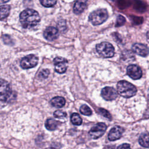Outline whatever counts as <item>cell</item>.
Here are the masks:
<instances>
[{
    "label": "cell",
    "mask_w": 149,
    "mask_h": 149,
    "mask_svg": "<svg viewBox=\"0 0 149 149\" xmlns=\"http://www.w3.org/2000/svg\"><path fill=\"white\" fill-rule=\"evenodd\" d=\"M20 22L24 29H31L36 27L40 21L38 13L31 9L23 10L20 14Z\"/></svg>",
    "instance_id": "cell-1"
},
{
    "label": "cell",
    "mask_w": 149,
    "mask_h": 149,
    "mask_svg": "<svg viewBox=\"0 0 149 149\" xmlns=\"http://www.w3.org/2000/svg\"><path fill=\"white\" fill-rule=\"evenodd\" d=\"M132 49L134 52L141 56H147L149 54V49L147 46L140 43L133 44Z\"/></svg>",
    "instance_id": "cell-13"
},
{
    "label": "cell",
    "mask_w": 149,
    "mask_h": 149,
    "mask_svg": "<svg viewBox=\"0 0 149 149\" xmlns=\"http://www.w3.org/2000/svg\"><path fill=\"white\" fill-rule=\"evenodd\" d=\"M147 40L148 42H149V31H148L147 33Z\"/></svg>",
    "instance_id": "cell-28"
},
{
    "label": "cell",
    "mask_w": 149,
    "mask_h": 149,
    "mask_svg": "<svg viewBox=\"0 0 149 149\" xmlns=\"http://www.w3.org/2000/svg\"><path fill=\"white\" fill-rule=\"evenodd\" d=\"M107 130V126L104 123H98L89 131V136L93 139H97L101 137Z\"/></svg>",
    "instance_id": "cell-7"
},
{
    "label": "cell",
    "mask_w": 149,
    "mask_h": 149,
    "mask_svg": "<svg viewBox=\"0 0 149 149\" xmlns=\"http://www.w3.org/2000/svg\"><path fill=\"white\" fill-rule=\"evenodd\" d=\"M139 144L146 148L149 147V133H142L139 139Z\"/></svg>",
    "instance_id": "cell-16"
},
{
    "label": "cell",
    "mask_w": 149,
    "mask_h": 149,
    "mask_svg": "<svg viewBox=\"0 0 149 149\" xmlns=\"http://www.w3.org/2000/svg\"><path fill=\"white\" fill-rule=\"evenodd\" d=\"M40 3L45 7H52L54 6V5L56 3V1H52V0H42L40 1Z\"/></svg>",
    "instance_id": "cell-22"
},
{
    "label": "cell",
    "mask_w": 149,
    "mask_h": 149,
    "mask_svg": "<svg viewBox=\"0 0 149 149\" xmlns=\"http://www.w3.org/2000/svg\"><path fill=\"white\" fill-rule=\"evenodd\" d=\"M10 7L8 5L0 6V20L6 18L9 14Z\"/></svg>",
    "instance_id": "cell-18"
},
{
    "label": "cell",
    "mask_w": 149,
    "mask_h": 149,
    "mask_svg": "<svg viewBox=\"0 0 149 149\" xmlns=\"http://www.w3.org/2000/svg\"><path fill=\"white\" fill-rule=\"evenodd\" d=\"M117 91L121 96L130 98L136 94L137 89L132 83L125 80H121L117 84Z\"/></svg>",
    "instance_id": "cell-2"
},
{
    "label": "cell",
    "mask_w": 149,
    "mask_h": 149,
    "mask_svg": "<svg viewBox=\"0 0 149 149\" xmlns=\"http://www.w3.org/2000/svg\"><path fill=\"white\" fill-rule=\"evenodd\" d=\"M87 6L86 1H77L73 6V12L75 14H80L82 13Z\"/></svg>",
    "instance_id": "cell-14"
},
{
    "label": "cell",
    "mask_w": 149,
    "mask_h": 149,
    "mask_svg": "<svg viewBox=\"0 0 149 149\" xmlns=\"http://www.w3.org/2000/svg\"><path fill=\"white\" fill-rule=\"evenodd\" d=\"M97 52L102 57L111 58L115 54L113 47L108 42H102L96 46Z\"/></svg>",
    "instance_id": "cell-4"
},
{
    "label": "cell",
    "mask_w": 149,
    "mask_h": 149,
    "mask_svg": "<svg viewBox=\"0 0 149 149\" xmlns=\"http://www.w3.org/2000/svg\"><path fill=\"white\" fill-rule=\"evenodd\" d=\"M12 90L10 84L6 80L0 79V101L6 102L11 97Z\"/></svg>",
    "instance_id": "cell-5"
},
{
    "label": "cell",
    "mask_w": 149,
    "mask_h": 149,
    "mask_svg": "<svg viewBox=\"0 0 149 149\" xmlns=\"http://www.w3.org/2000/svg\"><path fill=\"white\" fill-rule=\"evenodd\" d=\"M55 70L59 73H63L66 71L68 60L62 57H56L54 59Z\"/></svg>",
    "instance_id": "cell-8"
},
{
    "label": "cell",
    "mask_w": 149,
    "mask_h": 149,
    "mask_svg": "<svg viewBox=\"0 0 149 149\" xmlns=\"http://www.w3.org/2000/svg\"><path fill=\"white\" fill-rule=\"evenodd\" d=\"M2 38L3 39V42L6 44H12V40L10 38V37L9 36V35H7V34H4L2 36Z\"/></svg>",
    "instance_id": "cell-26"
},
{
    "label": "cell",
    "mask_w": 149,
    "mask_h": 149,
    "mask_svg": "<svg viewBox=\"0 0 149 149\" xmlns=\"http://www.w3.org/2000/svg\"><path fill=\"white\" fill-rule=\"evenodd\" d=\"M38 62V58L34 54L28 55L23 57L20 61V66L24 69L35 67Z\"/></svg>",
    "instance_id": "cell-6"
},
{
    "label": "cell",
    "mask_w": 149,
    "mask_h": 149,
    "mask_svg": "<svg viewBox=\"0 0 149 149\" xmlns=\"http://www.w3.org/2000/svg\"><path fill=\"white\" fill-rule=\"evenodd\" d=\"M49 74V71L48 69H42L41 70L38 75V77L41 80H43L45 79L46 78L48 77V76Z\"/></svg>",
    "instance_id": "cell-21"
},
{
    "label": "cell",
    "mask_w": 149,
    "mask_h": 149,
    "mask_svg": "<svg viewBox=\"0 0 149 149\" xmlns=\"http://www.w3.org/2000/svg\"><path fill=\"white\" fill-rule=\"evenodd\" d=\"M108 17V15L106 9H99L91 13L88 19L93 25H99L105 22Z\"/></svg>",
    "instance_id": "cell-3"
},
{
    "label": "cell",
    "mask_w": 149,
    "mask_h": 149,
    "mask_svg": "<svg viewBox=\"0 0 149 149\" xmlns=\"http://www.w3.org/2000/svg\"><path fill=\"white\" fill-rule=\"evenodd\" d=\"M124 129L119 126H115L112 127L108 133V139L110 141H115L120 138Z\"/></svg>",
    "instance_id": "cell-12"
},
{
    "label": "cell",
    "mask_w": 149,
    "mask_h": 149,
    "mask_svg": "<svg viewBox=\"0 0 149 149\" xmlns=\"http://www.w3.org/2000/svg\"><path fill=\"white\" fill-rule=\"evenodd\" d=\"M58 30L54 27H48L44 31V37L48 41H54L56 40L58 37Z\"/></svg>",
    "instance_id": "cell-11"
},
{
    "label": "cell",
    "mask_w": 149,
    "mask_h": 149,
    "mask_svg": "<svg viewBox=\"0 0 149 149\" xmlns=\"http://www.w3.org/2000/svg\"><path fill=\"white\" fill-rule=\"evenodd\" d=\"M101 95L105 100L111 101L116 98L118 92L113 87H105L101 90Z\"/></svg>",
    "instance_id": "cell-10"
},
{
    "label": "cell",
    "mask_w": 149,
    "mask_h": 149,
    "mask_svg": "<svg viewBox=\"0 0 149 149\" xmlns=\"http://www.w3.org/2000/svg\"><path fill=\"white\" fill-rule=\"evenodd\" d=\"M51 104L55 108H62L65 104V99L62 97H55L51 101Z\"/></svg>",
    "instance_id": "cell-15"
},
{
    "label": "cell",
    "mask_w": 149,
    "mask_h": 149,
    "mask_svg": "<svg viewBox=\"0 0 149 149\" xmlns=\"http://www.w3.org/2000/svg\"><path fill=\"white\" fill-rule=\"evenodd\" d=\"M98 112L101 115H102L103 116H104L105 118H107V119L111 120L112 119V116L111 115V114L109 113V112L108 111H107V110H105V109L104 108H98Z\"/></svg>",
    "instance_id": "cell-23"
},
{
    "label": "cell",
    "mask_w": 149,
    "mask_h": 149,
    "mask_svg": "<svg viewBox=\"0 0 149 149\" xmlns=\"http://www.w3.org/2000/svg\"><path fill=\"white\" fill-rule=\"evenodd\" d=\"M54 117H55L56 118L62 119V118H66L67 116V114L65 112H63V111H61L59 110H57L54 112Z\"/></svg>",
    "instance_id": "cell-24"
},
{
    "label": "cell",
    "mask_w": 149,
    "mask_h": 149,
    "mask_svg": "<svg viewBox=\"0 0 149 149\" xmlns=\"http://www.w3.org/2000/svg\"><path fill=\"white\" fill-rule=\"evenodd\" d=\"M46 149H55V148H52V147H49V148H46Z\"/></svg>",
    "instance_id": "cell-29"
},
{
    "label": "cell",
    "mask_w": 149,
    "mask_h": 149,
    "mask_svg": "<svg viewBox=\"0 0 149 149\" xmlns=\"http://www.w3.org/2000/svg\"><path fill=\"white\" fill-rule=\"evenodd\" d=\"M127 73L129 77L134 80L141 78L142 71L139 66L136 65H130L127 68Z\"/></svg>",
    "instance_id": "cell-9"
},
{
    "label": "cell",
    "mask_w": 149,
    "mask_h": 149,
    "mask_svg": "<svg viewBox=\"0 0 149 149\" xmlns=\"http://www.w3.org/2000/svg\"><path fill=\"white\" fill-rule=\"evenodd\" d=\"M125 22H126V19L123 16L118 15V17H117V19H116V26L119 27V26H122L123 24H124Z\"/></svg>",
    "instance_id": "cell-25"
},
{
    "label": "cell",
    "mask_w": 149,
    "mask_h": 149,
    "mask_svg": "<svg viewBox=\"0 0 149 149\" xmlns=\"http://www.w3.org/2000/svg\"><path fill=\"white\" fill-rule=\"evenodd\" d=\"M58 126V122L54 120V119L49 118L48 119L45 123V127L49 130H55Z\"/></svg>",
    "instance_id": "cell-17"
},
{
    "label": "cell",
    "mask_w": 149,
    "mask_h": 149,
    "mask_svg": "<svg viewBox=\"0 0 149 149\" xmlns=\"http://www.w3.org/2000/svg\"><path fill=\"white\" fill-rule=\"evenodd\" d=\"M80 112L81 113L84 115L90 116L92 114V111L87 105H83L80 108Z\"/></svg>",
    "instance_id": "cell-20"
},
{
    "label": "cell",
    "mask_w": 149,
    "mask_h": 149,
    "mask_svg": "<svg viewBox=\"0 0 149 149\" xmlns=\"http://www.w3.org/2000/svg\"><path fill=\"white\" fill-rule=\"evenodd\" d=\"M117 149H130V146L127 143H123L120 145Z\"/></svg>",
    "instance_id": "cell-27"
},
{
    "label": "cell",
    "mask_w": 149,
    "mask_h": 149,
    "mask_svg": "<svg viewBox=\"0 0 149 149\" xmlns=\"http://www.w3.org/2000/svg\"><path fill=\"white\" fill-rule=\"evenodd\" d=\"M71 122L76 126H79L82 123V119L77 113H73L70 116Z\"/></svg>",
    "instance_id": "cell-19"
}]
</instances>
